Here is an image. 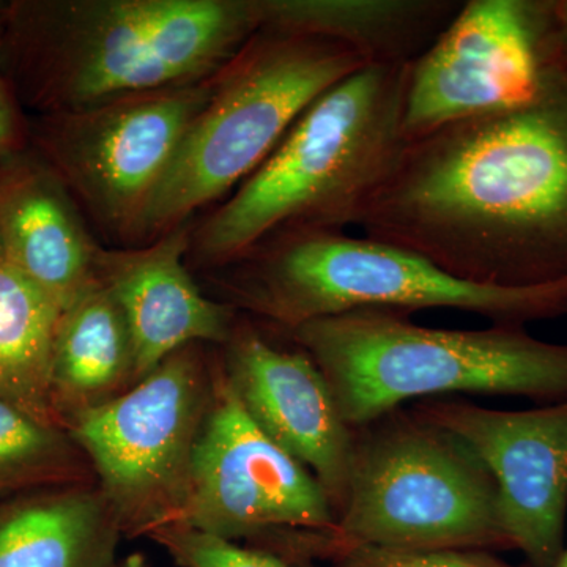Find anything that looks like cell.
<instances>
[{
    "instance_id": "obj_1",
    "label": "cell",
    "mask_w": 567,
    "mask_h": 567,
    "mask_svg": "<svg viewBox=\"0 0 567 567\" xmlns=\"http://www.w3.org/2000/svg\"><path fill=\"white\" fill-rule=\"evenodd\" d=\"M357 226L462 281L567 279V65L527 104L405 141Z\"/></svg>"
},
{
    "instance_id": "obj_2",
    "label": "cell",
    "mask_w": 567,
    "mask_h": 567,
    "mask_svg": "<svg viewBox=\"0 0 567 567\" xmlns=\"http://www.w3.org/2000/svg\"><path fill=\"white\" fill-rule=\"evenodd\" d=\"M259 31L257 0H21L0 66L14 99L58 114L210 80Z\"/></svg>"
},
{
    "instance_id": "obj_3",
    "label": "cell",
    "mask_w": 567,
    "mask_h": 567,
    "mask_svg": "<svg viewBox=\"0 0 567 567\" xmlns=\"http://www.w3.org/2000/svg\"><path fill=\"white\" fill-rule=\"evenodd\" d=\"M409 65L364 66L320 95L262 166L193 226L188 259L215 271L276 234L357 226L405 144Z\"/></svg>"
},
{
    "instance_id": "obj_4",
    "label": "cell",
    "mask_w": 567,
    "mask_h": 567,
    "mask_svg": "<svg viewBox=\"0 0 567 567\" xmlns=\"http://www.w3.org/2000/svg\"><path fill=\"white\" fill-rule=\"evenodd\" d=\"M215 287L224 305L276 330L360 309H456L524 327L567 315V279L481 286L447 275L420 254L344 230L276 234L215 270Z\"/></svg>"
},
{
    "instance_id": "obj_5",
    "label": "cell",
    "mask_w": 567,
    "mask_h": 567,
    "mask_svg": "<svg viewBox=\"0 0 567 567\" xmlns=\"http://www.w3.org/2000/svg\"><path fill=\"white\" fill-rule=\"evenodd\" d=\"M278 331L315 360L352 429L447 393L567 401V344L537 339L524 324L440 330L406 312L360 309Z\"/></svg>"
},
{
    "instance_id": "obj_6",
    "label": "cell",
    "mask_w": 567,
    "mask_h": 567,
    "mask_svg": "<svg viewBox=\"0 0 567 567\" xmlns=\"http://www.w3.org/2000/svg\"><path fill=\"white\" fill-rule=\"evenodd\" d=\"M364 66L357 51L336 41L257 32L213 78L210 96L153 197L144 241L188 223L251 177L320 95Z\"/></svg>"
},
{
    "instance_id": "obj_7",
    "label": "cell",
    "mask_w": 567,
    "mask_h": 567,
    "mask_svg": "<svg viewBox=\"0 0 567 567\" xmlns=\"http://www.w3.org/2000/svg\"><path fill=\"white\" fill-rule=\"evenodd\" d=\"M328 535L365 546L511 550L487 466L404 406L353 429L346 503Z\"/></svg>"
},
{
    "instance_id": "obj_8",
    "label": "cell",
    "mask_w": 567,
    "mask_h": 567,
    "mask_svg": "<svg viewBox=\"0 0 567 567\" xmlns=\"http://www.w3.org/2000/svg\"><path fill=\"white\" fill-rule=\"evenodd\" d=\"M183 347L121 398L65 425L126 539L181 520L215 386L216 347Z\"/></svg>"
},
{
    "instance_id": "obj_9",
    "label": "cell",
    "mask_w": 567,
    "mask_h": 567,
    "mask_svg": "<svg viewBox=\"0 0 567 567\" xmlns=\"http://www.w3.org/2000/svg\"><path fill=\"white\" fill-rule=\"evenodd\" d=\"M213 78L41 115L32 133L37 153L104 233L144 241L153 197L210 96Z\"/></svg>"
},
{
    "instance_id": "obj_10",
    "label": "cell",
    "mask_w": 567,
    "mask_h": 567,
    "mask_svg": "<svg viewBox=\"0 0 567 567\" xmlns=\"http://www.w3.org/2000/svg\"><path fill=\"white\" fill-rule=\"evenodd\" d=\"M566 65L557 0H468L409 65L405 141L527 104Z\"/></svg>"
},
{
    "instance_id": "obj_11",
    "label": "cell",
    "mask_w": 567,
    "mask_h": 567,
    "mask_svg": "<svg viewBox=\"0 0 567 567\" xmlns=\"http://www.w3.org/2000/svg\"><path fill=\"white\" fill-rule=\"evenodd\" d=\"M178 524L246 546L282 533L336 527L333 507L316 476L246 413L224 374L218 347L212 402Z\"/></svg>"
},
{
    "instance_id": "obj_12",
    "label": "cell",
    "mask_w": 567,
    "mask_h": 567,
    "mask_svg": "<svg viewBox=\"0 0 567 567\" xmlns=\"http://www.w3.org/2000/svg\"><path fill=\"white\" fill-rule=\"evenodd\" d=\"M412 409L461 439L487 466L511 548L529 567L557 565L566 548L567 401L495 410L431 398Z\"/></svg>"
},
{
    "instance_id": "obj_13",
    "label": "cell",
    "mask_w": 567,
    "mask_h": 567,
    "mask_svg": "<svg viewBox=\"0 0 567 567\" xmlns=\"http://www.w3.org/2000/svg\"><path fill=\"white\" fill-rule=\"evenodd\" d=\"M284 339L286 344L274 328L238 312L233 333L218 347L219 360L246 413L316 476L338 518L349 486L353 429L315 360Z\"/></svg>"
},
{
    "instance_id": "obj_14",
    "label": "cell",
    "mask_w": 567,
    "mask_h": 567,
    "mask_svg": "<svg viewBox=\"0 0 567 567\" xmlns=\"http://www.w3.org/2000/svg\"><path fill=\"white\" fill-rule=\"evenodd\" d=\"M192 233L188 221L145 246L100 254L99 281L128 320L140 380L183 347L226 344L237 322L238 312L204 295L189 274Z\"/></svg>"
},
{
    "instance_id": "obj_15",
    "label": "cell",
    "mask_w": 567,
    "mask_h": 567,
    "mask_svg": "<svg viewBox=\"0 0 567 567\" xmlns=\"http://www.w3.org/2000/svg\"><path fill=\"white\" fill-rule=\"evenodd\" d=\"M0 248L3 260L62 309L99 281L103 246L89 233L73 194L39 153L20 151L0 158Z\"/></svg>"
},
{
    "instance_id": "obj_16",
    "label": "cell",
    "mask_w": 567,
    "mask_h": 567,
    "mask_svg": "<svg viewBox=\"0 0 567 567\" xmlns=\"http://www.w3.org/2000/svg\"><path fill=\"white\" fill-rule=\"evenodd\" d=\"M260 31L346 44L368 65L412 63L462 6L453 0H257Z\"/></svg>"
},
{
    "instance_id": "obj_17",
    "label": "cell",
    "mask_w": 567,
    "mask_h": 567,
    "mask_svg": "<svg viewBox=\"0 0 567 567\" xmlns=\"http://www.w3.org/2000/svg\"><path fill=\"white\" fill-rule=\"evenodd\" d=\"M122 537L99 483L0 503V567H110Z\"/></svg>"
},
{
    "instance_id": "obj_18",
    "label": "cell",
    "mask_w": 567,
    "mask_h": 567,
    "mask_svg": "<svg viewBox=\"0 0 567 567\" xmlns=\"http://www.w3.org/2000/svg\"><path fill=\"white\" fill-rule=\"evenodd\" d=\"M136 349L121 305L96 281L63 309L51 364V406L65 429L137 385Z\"/></svg>"
},
{
    "instance_id": "obj_19",
    "label": "cell",
    "mask_w": 567,
    "mask_h": 567,
    "mask_svg": "<svg viewBox=\"0 0 567 567\" xmlns=\"http://www.w3.org/2000/svg\"><path fill=\"white\" fill-rule=\"evenodd\" d=\"M62 312L39 284L0 260V399L59 427L50 386Z\"/></svg>"
},
{
    "instance_id": "obj_20",
    "label": "cell",
    "mask_w": 567,
    "mask_h": 567,
    "mask_svg": "<svg viewBox=\"0 0 567 567\" xmlns=\"http://www.w3.org/2000/svg\"><path fill=\"white\" fill-rule=\"evenodd\" d=\"M95 483L87 454L66 429L0 399V503L41 488Z\"/></svg>"
},
{
    "instance_id": "obj_21",
    "label": "cell",
    "mask_w": 567,
    "mask_h": 567,
    "mask_svg": "<svg viewBox=\"0 0 567 567\" xmlns=\"http://www.w3.org/2000/svg\"><path fill=\"white\" fill-rule=\"evenodd\" d=\"M267 551L286 561L330 567H517L475 548H395L347 544L328 532H293L276 537Z\"/></svg>"
},
{
    "instance_id": "obj_22",
    "label": "cell",
    "mask_w": 567,
    "mask_h": 567,
    "mask_svg": "<svg viewBox=\"0 0 567 567\" xmlns=\"http://www.w3.org/2000/svg\"><path fill=\"white\" fill-rule=\"evenodd\" d=\"M148 539L163 547L181 567H300L270 551L240 546L182 524L155 529Z\"/></svg>"
},
{
    "instance_id": "obj_23",
    "label": "cell",
    "mask_w": 567,
    "mask_h": 567,
    "mask_svg": "<svg viewBox=\"0 0 567 567\" xmlns=\"http://www.w3.org/2000/svg\"><path fill=\"white\" fill-rule=\"evenodd\" d=\"M2 14L3 11L0 13V41H2ZM24 134L17 99L0 66V158L22 151Z\"/></svg>"
},
{
    "instance_id": "obj_24",
    "label": "cell",
    "mask_w": 567,
    "mask_h": 567,
    "mask_svg": "<svg viewBox=\"0 0 567 567\" xmlns=\"http://www.w3.org/2000/svg\"><path fill=\"white\" fill-rule=\"evenodd\" d=\"M558 37L563 59L567 63V0H557Z\"/></svg>"
},
{
    "instance_id": "obj_25",
    "label": "cell",
    "mask_w": 567,
    "mask_h": 567,
    "mask_svg": "<svg viewBox=\"0 0 567 567\" xmlns=\"http://www.w3.org/2000/svg\"><path fill=\"white\" fill-rule=\"evenodd\" d=\"M110 567H153L148 559L144 557L142 554H132L128 557L121 559V561H115L114 565Z\"/></svg>"
},
{
    "instance_id": "obj_26",
    "label": "cell",
    "mask_w": 567,
    "mask_h": 567,
    "mask_svg": "<svg viewBox=\"0 0 567 567\" xmlns=\"http://www.w3.org/2000/svg\"><path fill=\"white\" fill-rule=\"evenodd\" d=\"M554 567H567V548L563 551L561 557H559L557 565Z\"/></svg>"
},
{
    "instance_id": "obj_27",
    "label": "cell",
    "mask_w": 567,
    "mask_h": 567,
    "mask_svg": "<svg viewBox=\"0 0 567 567\" xmlns=\"http://www.w3.org/2000/svg\"><path fill=\"white\" fill-rule=\"evenodd\" d=\"M293 563V565L300 566V567H319L316 565V563H308V561H289Z\"/></svg>"
},
{
    "instance_id": "obj_28",
    "label": "cell",
    "mask_w": 567,
    "mask_h": 567,
    "mask_svg": "<svg viewBox=\"0 0 567 567\" xmlns=\"http://www.w3.org/2000/svg\"><path fill=\"white\" fill-rule=\"evenodd\" d=\"M7 2H0V13H2L3 10H6Z\"/></svg>"
},
{
    "instance_id": "obj_29",
    "label": "cell",
    "mask_w": 567,
    "mask_h": 567,
    "mask_svg": "<svg viewBox=\"0 0 567 567\" xmlns=\"http://www.w3.org/2000/svg\"><path fill=\"white\" fill-rule=\"evenodd\" d=\"M3 259V252H2V248H0V260Z\"/></svg>"
}]
</instances>
